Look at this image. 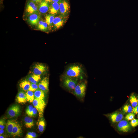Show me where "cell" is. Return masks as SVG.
<instances>
[{
    "instance_id": "obj_1",
    "label": "cell",
    "mask_w": 138,
    "mask_h": 138,
    "mask_svg": "<svg viewBox=\"0 0 138 138\" xmlns=\"http://www.w3.org/2000/svg\"><path fill=\"white\" fill-rule=\"evenodd\" d=\"M86 76L83 66L79 63H74L67 66L61 77L75 78L82 79H85Z\"/></svg>"
},
{
    "instance_id": "obj_2",
    "label": "cell",
    "mask_w": 138,
    "mask_h": 138,
    "mask_svg": "<svg viewBox=\"0 0 138 138\" xmlns=\"http://www.w3.org/2000/svg\"><path fill=\"white\" fill-rule=\"evenodd\" d=\"M87 81L85 79L80 80L72 94L81 101H83L85 97Z\"/></svg>"
},
{
    "instance_id": "obj_3",
    "label": "cell",
    "mask_w": 138,
    "mask_h": 138,
    "mask_svg": "<svg viewBox=\"0 0 138 138\" xmlns=\"http://www.w3.org/2000/svg\"><path fill=\"white\" fill-rule=\"evenodd\" d=\"M60 80L62 87L72 93L81 79L75 78L60 77Z\"/></svg>"
},
{
    "instance_id": "obj_4",
    "label": "cell",
    "mask_w": 138,
    "mask_h": 138,
    "mask_svg": "<svg viewBox=\"0 0 138 138\" xmlns=\"http://www.w3.org/2000/svg\"><path fill=\"white\" fill-rule=\"evenodd\" d=\"M48 69L46 65L41 63H35L32 67V73L41 76L47 73Z\"/></svg>"
},
{
    "instance_id": "obj_5",
    "label": "cell",
    "mask_w": 138,
    "mask_h": 138,
    "mask_svg": "<svg viewBox=\"0 0 138 138\" xmlns=\"http://www.w3.org/2000/svg\"><path fill=\"white\" fill-rule=\"evenodd\" d=\"M34 107L37 110L40 118H42L46 103L44 100L34 98L32 102Z\"/></svg>"
},
{
    "instance_id": "obj_6",
    "label": "cell",
    "mask_w": 138,
    "mask_h": 138,
    "mask_svg": "<svg viewBox=\"0 0 138 138\" xmlns=\"http://www.w3.org/2000/svg\"><path fill=\"white\" fill-rule=\"evenodd\" d=\"M68 18V16L62 15L55 17L53 22V25L55 29L61 28L67 21Z\"/></svg>"
},
{
    "instance_id": "obj_7",
    "label": "cell",
    "mask_w": 138,
    "mask_h": 138,
    "mask_svg": "<svg viewBox=\"0 0 138 138\" xmlns=\"http://www.w3.org/2000/svg\"><path fill=\"white\" fill-rule=\"evenodd\" d=\"M35 3L31 0L27 2L25 9L26 12L27 14L29 15L34 13H38V7Z\"/></svg>"
},
{
    "instance_id": "obj_8",
    "label": "cell",
    "mask_w": 138,
    "mask_h": 138,
    "mask_svg": "<svg viewBox=\"0 0 138 138\" xmlns=\"http://www.w3.org/2000/svg\"><path fill=\"white\" fill-rule=\"evenodd\" d=\"M59 4L60 12L61 15H68L70 10V7L68 2L66 0H64Z\"/></svg>"
},
{
    "instance_id": "obj_9",
    "label": "cell",
    "mask_w": 138,
    "mask_h": 138,
    "mask_svg": "<svg viewBox=\"0 0 138 138\" xmlns=\"http://www.w3.org/2000/svg\"><path fill=\"white\" fill-rule=\"evenodd\" d=\"M49 79L48 76L43 77L38 83V85L39 89L44 91L46 94L49 90Z\"/></svg>"
},
{
    "instance_id": "obj_10",
    "label": "cell",
    "mask_w": 138,
    "mask_h": 138,
    "mask_svg": "<svg viewBox=\"0 0 138 138\" xmlns=\"http://www.w3.org/2000/svg\"><path fill=\"white\" fill-rule=\"evenodd\" d=\"M20 111V108L18 105H14L11 106L8 110L7 113L10 118H13L18 116Z\"/></svg>"
},
{
    "instance_id": "obj_11",
    "label": "cell",
    "mask_w": 138,
    "mask_h": 138,
    "mask_svg": "<svg viewBox=\"0 0 138 138\" xmlns=\"http://www.w3.org/2000/svg\"><path fill=\"white\" fill-rule=\"evenodd\" d=\"M119 131L123 132H127L131 129V126L129 122L126 120H121L117 125Z\"/></svg>"
},
{
    "instance_id": "obj_12",
    "label": "cell",
    "mask_w": 138,
    "mask_h": 138,
    "mask_svg": "<svg viewBox=\"0 0 138 138\" xmlns=\"http://www.w3.org/2000/svg\"><path fill=\"white\" fill-rule=\"evenodd\" d=\"M40 17L38 13H34L29 15L28 18V22L32 25H36L40 21Z\"/></svg>"
},
{
    "instance_id": "obj_13",
    "label": "cell",
    "mask_w": 138,
    "mask_h": 138,
    "mask_svg": "<svg viewBox=\"0 0 138 138\" xmlns=\"http://www.w3.org/2000/svg\"><path fill=\"white\" fill-rule=\"evenodd\" d=\"M49 8L50 5L48 2L45 0L42 1L38 6L39 11L42 14L47 13L49 10Z\"/></svg>"
},
{
    "instance_id": "obj_14",
    "label": "cell",
    "mask_w": 138,
    "mask_h": 138,
    "mask_svg": "<svg viewBox=\"0 0 138 138\" xmlns=\"http://www.w3.org/2000/svg\"><path fill=\"white\" fill-rule=\"evenodd\" d=\"M49 11L50 14L54 15L57 14L60 11L59 3L52 2L50 5Z\"/></svg>"
},
{
    "instance_id": "obj_15",
    "label": "cell",
    "mask_w": 138,
    "mask_h": 138,
    "mask_svg": "<svg viewBox=\"0 0 138 138\" xmlns=\"http://www.w3.org/2000/svg\"><path fill=\"white\" fill-rule=\"evenodd\" d=\"M22 132L21 126L17 122L13 127L11 135L14 137L20 136Z\"/></svg>"
},
{
    "instance_id": "obj_16",
    "label": "cell",
    "mask_w": 138,
    "mask_h": 138,
    "mask_svg": "<svg viewBox=\"0 0 138 138\" xmlns=\"http://www.w3.org/2000/svg\"><path fill=\"white\" fill-rule=\"evenodd\" d=\"M41 76L32 73L29 75L27 78L31 83L37 84L41 79Z\"/></svg>"
},
{
    "instance_id": "obj_17",
    "label": "cell",
    "mask_w": 138,
    "mask_h": 138,
    "mask_svg": "<svg viewBox=\"0 0 138 138\" xmlns=\"http://www.w3.org/2000/svg\"><path fill=\"white\" fill-rule=\"evenodd\" d=\"M123 117V114L119 112H115L110 116V119L113 123L118 122L120 121Z\"/></svg>"
},
{
    "instance_id": "obj_18",
    "label": "cell",
    "mask_w": 138,
    "mask_h": 138,
    "mask_svg": "<svg viewBox=\"0 0 138 138\" xmlns=\"http://www.w3.org/2000/svg\"><path fill=\"white\" fill-rule=\"evenodd\" d=\"M16 100L19 103H26L27 101L25 93L23 91L19 92L17 96Z\"/></svg>"
},
{
    "instance_id": "obj_19",
    "label": "cell",
    "mask_w": 138,
    "mask_h": 138,
    "mask_svg": "<svg viewBox=\"0 0 138 138\" xmlns=\"http://www.w3.org/2000/svg\"><path fill=\"white\" fill-rule=\"evenodd\" d=\"M31 83L27 78L22 80L20 83V87L23 90L27 91L29 90Z\"/></svg>"
},
{
    "instance_id": "obj_20",
    "label": "cell",
    "mask_w": 138,
    "mask_h": 138,
    "mask_svg": "<svg viewBox=\"0 0 138 138\" xmlns=\"http://www.w3.org/2000/svg\"><path fill=\"white\" fill-rule=\"evenodd\" d=\"M17 122L15 120H8L6 124V129L8 134L11 135L13 127Z\"/></svg>"
},
{
    "instance_id": "obj_21",
    "label": "cell",
    "mask_w": 138,
    "mask_h": 138,
    "mask_svg": "<svg viewBox=\"0 0 138 138\" xmlns=\"http://www.w3.org/2000/svg\"><path fill=\"white\" fill-rule=\"evenodd\" d=\"M55 17L54 15L51 14L46 15L45 17V21L48 24L50 29L53 26V22Z\"/></svg>"
},
{
    "instance_id": "obj_22",
    "label": "cell",
    "mask_w": 138,
    "mask_h": 138,
    "mask_svg": "<svg viewBox=\"0 0 138 138\" xmlns=\"http://www.w3.org/2000/svg\"><path fill=\"white\" fill-rule=\"evenodd\" d=\"M24 121L25 126L27 128H31L34 125L33 120L30 117H26L24 118Z\"/></svg>"
},
{
    "instance_id": "obj_23",
    "label": "cell",
    "mask_w": 138,
    "mask_h": 138,
    "mask_svg": "<svg viewBox=\"0 0 138 138\" xmlns=\"http://www.w3.org/2000/svg\"><path fill=\"white\" fill-rule=\"evenodd\" d=\"M34 98L44 100L45 93L44 91L39 88L34 92Z\"/></svg>"
},
{
    "instance_id": "obj_24",
    "label": "cell",
    "mask_w": 138,
    "mask_h": 138,
    "mask_svg": "<svg viewBox=\"0 0 138 138\" xmlns=\"http://www.w3.org/2000/svg\"><path fill=\"white\" fill-rule=\"evenodd\" d=\"M48 26L45 21L43 20H40L38 24V28L40 30L45 31L48 29Z\"/></svg>"
},
{
    "instance_id": "obj_25",
    "label": "cell",
    "mask_w": 138,
    "mask_h": 138,
    "mask_svg": "<svg viewBox=\"0 0 138 138\" xmlns=\"http://www.w3.org/2000/svg\"><path fill=\"white\" fill-rule=\"evenodd\" d=\"M25 93L27 101L32 103L35 98L34 92L29 90Z\"/></svg>"
},
{
    "instance_id": "obj_26",
    "label": "cell",
    "mask_w": 138,
    "mask_h": 138,
    "mask_svg": "<svg viewBox=\"0 0 138 138\" xmlns=\"http://www.w3.org/2000/svg\"><path fill=\"white\" fill-rule=\"evenodd\" d=\"M40 118V119L38 123V128L40 132H42L45 127V122L42 117Z\"/></svg>"
},
{
    "instance_id": "obj_27",
    "label": "cell",
    "mask_w": 138,
    "mask_h": 138,
    "mask_svg": "<svg viewBox=\"0 0 138 138\" xmlns=\"http://www.w3.org/2000/svg\"><path fill=\"white\" fill-rule=\"evenodd\" d=\"M130 101L133 108L136 107L138 105V99L133 94L130 96Z\"/></svg>"
},
{
    "instance_id": "obj_28",
    "label": "cell",
    "mask_w": 138,
    "mask_h": 138,
    "mask_svg": "<svg viewBox=\"0 0 138 138\" xmlns=\"http://www.w3.org/2000/svg\"><path fill=\"white\" fill-rule=\"evenodd\" d=\"M132 108L130 105L126 104L123 106L122 110L124 112L129 113L132 112Z\"/></svg>"
},
{
    "instance_id": "obj_29",
    "label": "cell",
    "mask_w": 138,
    "mask_h": 138,
    "mask_svg": "<svg viewBox=\"0 0 138 138\" xmlns=\"http://www.w3.org/2000/svg\"><path fill=\"white\" fill-rule=\"evenodd\" d=\"M33 108V106L32 105H29L27 107L26 110V112L28 116L31 117Z\"/></svg>"
},
{
    "instance_id": "obj_30",
    "label": "cell",
    "mask_w": 138,
    "mask_h": 138,
    "mask_svg": "<svg viewBox=\"0 0 138 138\" xmlns=\"http://www.w3.org/2000/svg\"><path fill=\"white\" fill-rule=\"evenodd\" d=\"M39 88L38 84L31 83L29 90L34 92Z\"/></svg>"
},
{
    "instance_id": "obj_31",
    "label": "cell",
    "mask_w": 138,
    "mask_h": 138,
    "mask_svg": "<svg viewBox=\"0 0 138 138\" xmlns=\"http://www.w3.org/2000/svg\"><path fill=\"white\" fill-rule=\"evenodd\" d=\"M135 114L133 113H129L125 116V119L127 120H131L133 119L134 117Z\"/></svg>"
},
{
    "instance_id": "obj_32",
    "label": "cell",
    "mask_w": 138,
    "mask_h": 138,
    "mask_svg": "<svg viewBox=\"0 0 138 138\" xmlns=\"http://www.w3.org/2000/svg\"><path fill=\"white\" fill-rule=\"evenodd\" d=\"M36 133L34 132H29L27 134L26 137V138H34L37 136Z\"/></svg>"
},
{
    "instance_id": "obj_33",
    "label": "cell",
    "mask_w": 138,
    "mask_h": 138,
    "mask_svg": "<svg viewBox=\"0 0 138 138\" xmlns=\"http://www.w3.org/2000/svg\"><path fill=\"white\" fill-rule=\"evenodd\" d=\"M130 124L132 127H136L138 125V119L134 118L131 120Z\"/></svg>"
},
{
    "instance_id": "obj_34",
    "label": "cell",
    "mask_w": 138,
    "mask_h": 138,
    "mask_svg": "<svg viewBox=\"0 0 138 138\" xmlns=\"http://www.w3.org/2000/svg\"><path fill=\"white\" fill-rule=\"evenodd\" d=\"M5 122L4 120L1 119L0 120V129H4L5 127Z\"/></svg>"
},
{
    "instance_id": "obj_35",
    "label": "cell",
    "mask_w": 138,
    "mask_h": 138,
    "mask_svg": "<svg viewBox=\"0 0 138 138\" xmlns=\"http://www.w3.org/2000/svg\"><path fill=\"white\" fill-rule=\"evenodd\" d=\"M131 112L134 113L136 114L138 113V106H137L134 107L133 108Z\"/></svg>"
},
{
    "instance_id": "obj_36",
    "label": "cell",
    "mask_w": 138,
    "mask_h": 138,
    "mask_svg": "<svg viewBox=\"0 0 138 138\" xmlns=\"http://www.w3.org/2000/svg\"><path fill=\"white\" fill-rule=\"evenodd\" d=\"M37 109L34 107L33 108L31 117H34L37 114Z\"/></svg>"
},
{
    "instance_id": "obj_37",
    "label": "cell",
    "mask_w": 138,
    "mask_h": 138,
    "mask_svg": "<svg viewBox=\"0 0 138 138\" xmlns=\"http://www.w3.org/2000/svg\"><path fill=\"white\" fill-rule=\"evenodd\" d=\"M63 0H51V1L52 2H55L60 3Z\"/></svg>"
},
{
    "instance_id": "obj_38",
    "label": "cell",
    "mask_w": 138,
    "mask_h": 138,
    "mask_svg": "<svg viewBox=\"0 0 138 138\" xmlns=\"http://www.w3.org/2000/svg\"><path fill=\"white\" fill-rule=\"evenodd\" d=\"M42 0H31V1L36 3L40 2Z\"/></svg>"
},
{
    "instance_id": "obj_39",
    "label": "cell",
    "mask_w": 138,
    "mask_h": 138,
    "mask_svg": "<svg viewBox=\"0 0 138 138\" xmlns=\"http://www.w3.org/2000/svg\"><path fill=\"white\" fill-rule=\"evenodd\" d=\"M4 131L3 129H0V135L4 133Z\"/></svg>"
},
{
    "instance_id": "obj_40",
    "label": "cell",
    "mask_w": 138,
    "mask_h": 138,
    "mask_svg": "<svg viewBox=\"0 0 138 138\" xmlns=\"http://www.w3.org/2000/svg\"><path fill=\"white\" fill-rule=\"evenodd\" d=\"M46 1L49 2H50L51 1V0H45Z\"/></svg>"
},
{
    "instance_id": "obj_41",
    "label": "cell",
    "mask_w": 138,
    "mask_h": 138,
    "mask_svg": "<svg viewBox=\"0 0 138 138\" xmlns=\"http://www.w3.org/2000/svg\"><path fill=\"white\" fill-rule=\"evenodd\" d=\"M0 138H4V137L3 136L0 135Z\"/></svg>"
},
{
    "instance_id": "obj_42",
    "label": "cell",
    "mask_w": 138,
    "mask_h": 138,
    "mask_svg": "<svg viewBox=\"0 0 138 138\" xmlns=\"http://www.w3.org/2000/svg\"><path fill=\"white\" fill-rule=\"evenodd\" d=\"M137 118H138V115H137Z\"/></svg>"
},
{
    "instance_id": "obj_43",
    "label": "cell",
    "mask_w": 138,
    "mask_h": 138,
    "mask_svg": "<svg viewBox=\"0 0 138 138\" xmlns=\"http://www.w3.org/2000/svg\"></svg>"
}]
</instances>
